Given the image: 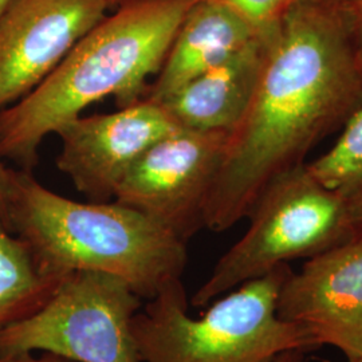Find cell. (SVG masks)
<instances>
[{"label": "cell", "instance_id": "6da1fadb", "mask_svg": "<svg viewBox=\"0 0 362 362\" xmlns=\"http://www.w3.org/2000/svg\"><path fill=\"white\" fill-rule=\"evenodd\" d=\"M362 103V59L342 0H298L274 30L258 88L228 134L204 228L247 219L260 194L339 132Z\"/></svg>", "mask_w": 362, "mask_h": 362}, {"label": "cell", "instance_id": "7a4b0ae2", "mask_svg": "<svg viewBox=\"0 0 362 362\" xmlns=\"http://www.w3.org/2000/svg\"><path fill=\"white\" fill-rule=\"evenodd\" d=\"M194 0H124L78 42L49 77L0 112V158L31 170L43 140L115 95L144 100Z\"/></svg>", "mask_w": 362, "mask_h": 362}, {"label": "cell", "instance_id": "3957f363", "mask_svg": "<svg viewBox=\"0 0 362 362\" xmlns=\"http://www.w3.org/2000/svg\"><path fill=\"white\" fill-rule=\"evenodd\" d=\"M7 226L45 274H112L144 300L181 281L188 262L187 242L143 212L116 200L67 199L26 169L8 168Z\"/></svg>", "mask_w": 362, "mask_h": 362}, {"label": "cell", "instance_id": "277c9868", "mask_svg": "<svg viewBox=\"0 0 362 362\" xmlns=\"http://www.w3.org/2000/svg\"><path fill=\"white\" fill-rule=\"evenodd\" d=\"M293 269L282 264L214 299L199 317L188 313L181 281L165 286L134 315L143 362H275L288 350L310 353L309 332L278 317L279 290Z\"/></svg>", "mask_w": 362, "mask_h": 362}, {"label": "cell", "instance_id": "5b68a950", "mask_svg": "<svg viewBox=\"0 0 362 362\" xmlns=\"http://www.w3.org/2000/svg\"><path fill=\"white\" fill-rule=\"evenodd\" d=\"M247 219L246 233L194 291V308L203 309L250 279L297 259L314 258L354 236L346 197L324 185L308 164L272 181Z\"/></svg>", "mask_w": 362, "mask_h": 362}, {"label": "cell", "instance_id": "8992f818", "mask_svg": "<svg viewBox=\"0 0 362 362\" xmlns=\"http://www.w3.org/2000/svg\"><path fill=\"white\" fill-rule=\"evenodd\" d=\"M143 305L119 276L71 272L38 311L0 332V357L43 351L74 362H143L133 333Z\"/></svg>", "mask_w": 362, "mask_h": 362}, {"label": "cell", "instance_id": "52a82bcc", "mask_svg": "<svg viewBox=\"0 0 362 362\" xmlns=\"http://www.w3.org/2000/svg\"><path fill=\"white\" fill-rule=\"evenodd\" d=\"M230 133L177 129L144 153L115 200L156 220L184 242L204 228V209Z\"/></svg>", "mask_w": 362, "mask_h": 362}, {"label": "cell", "instance_id": "ba28073f", "mask_svg": "<svg viewBox=\"0 0 362 362\" xmlns=\"http://www.w3.org/2000/svg\"><path fill=\"white\" fill-rule=\"evenodd\" d=\"M110 7L109 0H8L0 11V112L49 77Z\"/></svg>", "mask_w": 362, "mask_h": 362}, {"label": "cell", "instance_id": "9c48e42d", "mask_svg": "<svg viewBox=\"0 0 362 362\" xmlns=\"http://www.w3.org/2000/svg\"><path fill=\"white\" fill-rule=\"evenodd\" d=\"M177 129L164 107L146 98L115 113L79 116L57 133L62 141L57 167L78 192L107 202L136 161Z\"/></svg>", "mask_w": 362, "mask_h": 362}, {"label": "cell", "instance_id": "30bf717a", "mask_svg": "<svg viewBox=\"0 0 362 362\" xmlns=\"http://www.w3.org/2000/svg\"><path fill=\"white\" fill-rule=\"evenodd\" d=\"M276 313L310 333L318 346L362 357V236L308 259L279 290Z\"/></svg>", "mask_w": 362, "mask_h": 362}, {"label": "cell", "instance_id": "8fae6325", "mask_svg": "<svg viewBox=\"0 0 362 362\" xmlns=\"http://www.w3.org/2000/svg\"><path fill=\"white\" fill-rule=\"evenodd\" d=\"M275 28L160 103L173 122L181 129L231 133L258 88Z\"/></svg>", "mask_w": 362, "mask_h": 362}, {"label": "cell", "instance_id": "7c38bea8", "mask_svg": "<svg viewBox=\"0 0 362 362\" xmlns=\"http://www.w3.org/2000/svg\"><path fill=\"white\" fill-rule=\"evenodd\" d=\"M259 34L219 3L194 0L144 98L163 103L194 78L245 49Z\"/></svg>", "mask_w": 362, "mask_h": 362}, {"label": "cell", "instance_id": "4fadbf2b", "mask_svg": "<svg viewBox=\"0 0 362 362\" xmlns=\"http://www.w3.org/2000/svg\"><path fill=\"white\" fill-rule=\"evenodd\" d=\"M62 281L40 270L26 243L0 218V332L38 311Z\"/></svg>", "mask_w": 362, "mask_h": 362}, {"label": "cell", "instance_id": "5bb4252c", "mask_svg": "<svg viewBox=\"0 0 362 362\" xmlns=\"http://www.w3.org/2000/svg\"><path fill=\"white\" fill-rule=\"evenodd\" d=\"M334 145L314 161L311 173L346 199L362 184V103L351 115Z\"/></svg>", "mask_w": 362, "mask_h": 362}, {"label": "cell", "instance_id": "9a60e30c", "mask_svg": "<svg viewBox=\"0 0 362 362\" xmlns=\"http://www.w3.org/2000/svg\"><path fill=\"white\" fill-rule=\"evenodd\" d=\"M230 8L258 33L278 26L298 0H212Z\"/></svg>", "mask_w": 362, "mask_h": 362}, {"label": "cell", "instance_id": "2e32d148", "mask_svg": "<svg viewBox=\"0 0 362 362\" xmlns=\"http://www.w3.org/2000/svg\"><path fill=\"white\" fill-rule=\"evenodd\" d=\"M362 59V0H342Z\"/></svg>", "mask_w": 362, "mask_h": 362}, {"label": "cell", "instance_id": "e0dca14e", "mask_svg": "<svg viewBox=\"0 0 362 362\" xmlns=\"http://www.w3.org/2000/svg\"><path fill=\"white\" fill-rule=\"evenodd\" d=\"M346 200L353 233L354 236H362V184Z\"/></svg>", "mask_w": 362, "mask_h": 362}, {"label": "cell", "instance_id": "ac0fdd59", "mask_svg": "<svg viewBox=\"0 0 362 362\" xmlns=\"http://www.w3.org/2000/svg\"><path fill=\"white\" fill-rule=\"evenodd\" d=\"M0 362H74L67 360L62 356H57L52 353H43L40 357H34L33 353L22 354L16 357H0Z\"/></svg>", "mask_w": 362, "mask_h": 362}, {"label": "cell", "instance_id": "d6986e66", "mask_svg": "<svg viewBox=\"0 0 362 362\" xmlns=\"http://www.w3.org/2000/svg\"><path fill=\"white\" fill-rule=\"evenodd\" d=\"M7 179L8 168L4 167L0 158V218L7 224Z\"/></svg>", "mask_w": 362, "mask_h": 362}, {"label": "cell", "instance_id": "ffe728a7", "mask_svg": "<svg viewBox=\"0 0 362 362\" xmlns=\"http://www.w3.org/2000/svg\"><path fill=\"white\" fill-rule=\"evenodd\" d=\"M306 351L303 350H288L281 354L275 362H308L306 361Z\"/></svg>", "mask_w": 362, "mask_h": 362}, {"label": "cell", "instance_id": "44dd1931", "mask_svg": "<svg viewBox=\"0 0 362 362\" xmlns=\"http://www.w3.org/2000/svg\"><path fill=\"white\" fill-rule=\"evenodd\" d=\"M124 0H109V3L112 4V7H115L117 4H119V3H122Z\"/></svg>", "mask_w": 362, "mask_h": 362}, {"label": "cell", "instance_id": "7402d4cb", "mask_svg": "<svg viewBox=\"0 0 362 362\" xmlns=\"http://www.w3.org/2000/svg\"><path fill=\"white\" fill-rule=\"evenodd\" d=\"M7 1H8V0H0V11H1L3 7L7 4Z\"/></svg>", "mask_w": 362, "mask_h": 362}, {"label": "cell", "instance_id": "603a6c76", "mask_svg": "<svg viewBox=\"0 0 362 362\" xmlns=\"http://www.w3.org/2000/svg\"><path fill=\"white\" fill-rule=\"evenodd\" d=\"M351 362H362V357H361V358H358V360H356V361H351Z\"/></svg>", "mask_w": 362, "mask_h": 362}]
</instances>
